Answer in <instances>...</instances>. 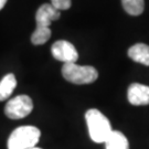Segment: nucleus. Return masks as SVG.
<instances>
[{"label":"nucleus","instance_id":"1","mask_svg":"<svg viewBox=\"0 0 149 149\" xmlns=\"http://www.w3.org/2000/svg\"><path fill=\"white\" fill-rule=\"evenodd\" d=\"M85 119L91 139L98 144L105 143L106 138L113 130L108 118L98 109L91 108L86 112Z\"/></svg>","mask_w":149,"mask_h":149},{"label":"nucleus","instance_id":"2","mask_svg":"<svg viewBox=\"0 0 149 149\" xmlns=\"http://www.w3.org/2000/svg\"><path fill=\"white\" fill-rule=\"evenodd\" d=\"M41 136L36 126H20L16 128L8 138V149H30L36 147Z\"/></svg>","mask_w":149,"mask_h":149},{"label":"nucleus","instance_id":"3","mask_svg":"<svg viewBox=\"0 0 149 149\" xmlns=\"http://www.w3.org/2000/svg\"><path fill=\"white\" fill-rule=\"evenodd\" d=\"M62 75L66 81L73 84H91L98 77V72L91 65H79L75 63H64Z\"/></svg>","mask_w":149,"mask_h":149},{"label":"nucleus","instance_id":"4","mask_svg":"<svg viewBox=\"0 0 149 149\" xmlns=\"http://www.w3.org/2000/svg\"><path fill=\"white\" fill-rule=\"evenodd\" d=\"M33 109V102L28 95H18L6 104L5 114L10 119H21L27 117Z\"/></svg>","mask_w":149,"mask_h":149},{"label":"nucleus","instance_id":"5","mask_svg":"<svg viewBox=\"0 0 149 149\" xmlns=\"http://www.w3.org/2000/svg\"><path fill=\"white\" fill-rule=\"evenodd\" d=\"M53 58L63 63H75L79 59V53L75 47L69 41L59 40L53 43L51 48Z\"/></svg>","mask_w":149,"mask_h":149},{"label":"nucleus","instance_id":"6","mask_svg":"<svg viewBox=\"0 0 149 149\" xmlns=\"http://www.w3.org/2000/svg\"><path fill=\"white\" fill-rule=\"evenodd\" d=\"M61 16L60 10L54 8L51 3H44L36 13V21L38 28H50L52 21L58 20Z\"/></svg>","mask_w":149,"mask_h":149},{"label":"nucleus","instance_id":"7","mask_svg":"<svg viewBox=\"0 0 149 149\" xmlns=\"http://www.w3.org/2000/svg\"><path fill=\"white\" fill-rule=\"evenodd\" d=\"M128 101L132 105L140 106V105H148L149 104V86L133 83L128 87L127 92Z\"/></svg>","mask_w":149,"mask_h":149},{"label":"nucleus","instance_id":"8","mask_svg":"<svg viewBox=\"0 0 149 149\" xmlns=\"http://www.w3.org/2000/svg\"><path fill=\"white\" fill-rule=\"evenodd\" d=\"M128 56L137 63L149 66V45L137 43L128 49Z\"/></svg>","mask_w":149,"mask_h":149},{"label":"nucleus","instance_id":"9","mask_svg":"<svg viewBox=\"0 0 149 149\" xmlns=\"http://www.w3.org/2000/svg\"><path fill=\"white\" fill-rule=\"evenodd\" d=\"M104 144L106 149H129L126 136L118 130H112Z\"/></svg>","mask_w":149,"mask_h":149},{"label":"nucleus","instance_id":"10","mask_svg":"<svg viewBox=\"0 0 149 149\" xmlns=\"http://www.w3.org/2000/svg\"><path fill=\"white\" fill-rule=\"evenodd\" d=\"M17 87V80L16 76L9 73L2 77L0 81V102L6 101L9 96L12 94V92Z\"/></svg>","mask_w":149,"mask_h":149},{"label":"nucleus","instance_id":"11","mask_svg":"<svg viewBox=\"0 0 149 149\" xmlns=\"http://www.w3.org/2000/svg\"><path fill=\"white\" fill-rule=\"evenodd\" d=\"M122 5L125 11L130 16H139L145 8L144 0H122Z\"/></svg>","mask_w":149,"mask_h":149},{"label":"nucleus","instance_id":"12","mask_svg":"<svg viewBox=\"0 0 149 149\" xmlns=\"http://www.w3.org/2000/svg\"><path fill=\"white\" fill-rule=\"evenodd\" d=\"M51 37L50 28H36L34 32L31 36V42L34 45H41L48 41Z\"/></svg>","mask_w":149,"mask_h":149},{"label":"nucleus","instance_id":"13","mask_svg":"<svg viewBox=\"0 0 149 149\" xmlns=\"http://www.w3.org/2000/svg\"><path fill=\"white\" fill-rule=\"evenodd\" d=\"M51 5L58 10H68L71 8L72 1L71 0H51Z\"/></svg>","mask_w":149,"mask_h":149},{"label":"nucleus","instance_id":"14","mask_svg":"<svg viewBox=\"0 0 149 149\" xmlns=\"http://www.w3.org/2000/svg\"><path fill=\"white\" fill-rule=\"evenodd\" d=\"M6 2H7V0H0V10H1V9L5 7Z\"/></svg>","mask_w":149,"mask_h":149},{"label":"nucleus","instance_id":"15","mask_svg":"<svg viewBox=\"0 0 149 149\" xmlns=\"http://www.w3.org/2000/svg\"><path fill=\"white\" fill-rule=\"evenodd\" d=\"M30 149H41V148H38V147H33V148H30Z\"/></svg>","mask_w":149,"mask_h":149}]
</instances>
